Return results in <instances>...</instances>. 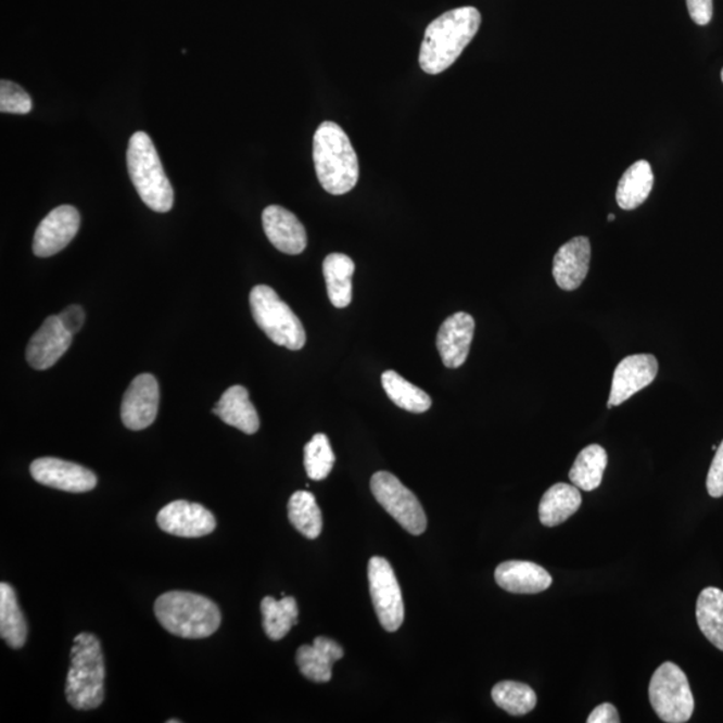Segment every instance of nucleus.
Here are the masks:
<instances>
[{"mask_svg":"<svg viewBox=\"0 0 723 723\" xmlns=\"http://www.w3.org/2000/svg\"><path fill=\"white\" fill-rule=\"evenodd\" d=\"M0 636L15 650L25 646L27 639V622L15 589L4 582L0 584Z\"/></svg>","mask_w":723,"mask_h":723,"instance_id":"393cba45","label":"nucleus"},{"mask_svg":"<svg viewBox=\"0 0 723 723\" xmlns=\"http://www.w3.org/2000/svg\"><path fill=\"white\" fill-rule=\"evenodd\" d=\"M154 613L163 627L183 639H204L221 624L220 608L203 595L170 591L154 602Z\"/></svg>","mask_w":723,"mask_h":723,"instance_id":"7ed1b4c3","label":"nucleus"},{"mask_svg":"<svg viewBox=\"0 0 723 723\" xmlns=\"http://www.w3.org/2000/svg\"><path fill=\"white\" fill-rule=\"evenodd\" d=\"M706 486H708L711 497L719 498L723 496V441L716 447L715 457L713 462H711L708 480H706Z\"/></svg>","mask_w":723,"mask_h":723,"instance_id":"72a5a7b5","label":"nucleus"},{"mask_svg":"<svg viewBox=\"0 0 723 723\" xmlns=\"http://www.w3.org/2000/svg\"><path fill=\"white\" fill-rule=\"evenodd\" d=\"M648 697L663 722L683 723L692 719L696 703L690 683L678 664L664 662L659 665L650 681Z\"/></svg>","mask_w":723,"mask_h":723,"instance_id":"0eeeda50","label":"nucleus"},{"mask_svg":"<svg viewBox=\"0 0 723 723\" xmlns=\"http://www.w3.org/2000/svg\"><path fill=\"white\" fill-rule=\"evenodd\" d=\"M212 411L223 422L245 434H255L261 428L259 415L250 401L249 390L240 384L229 388Z\"/></svg>","mask_w":723,"mask_h":723,"instance_id":"412c9836","label":"nucleus"},{"mask_svg":"<svg viewBox=\"0 0 723 723\" xmlns=\"http://www.w3.org/2000/svg\"><path fill=\"white\" fill-rule=\"evenodd\" d=\"M355 264L344 254H331L324 262V277L332 306L347 307L353 301V275Z\"/></svg>","mask_w":723,"mask_h":723,"instance_id":"5701e85b","label":"nucleus"},{"mask_svg":"<svg viewBox=\"0 0 723 723\" xmlns=\"http://www.w3.org/2000/svg\"><path fill=\"white\" fill-rule=\"evenodd\" d=\"M480 26V11L470 5L447 11L430 23L420 50L422 71L432 76L447 71L472 42Z\"/></svg>","mask_w":723,"mask_h":723,"instance_id":"f257e3e1","label":"nucleus"},{"mask_svg":"<svg viewBox=\"0 0 723 723\" xmlns=\"http://www.w3.org/2000/svg\"><path fill=\"white\" fill-rule=\"evenodd\" d=\"M344 656L340 643L318 636L313 645H304L296 652V663L304 678L317 683L331 681L332 665Z\"/></svg>","mask_w":723,"mask_h":723,"instance_id":"aec40b11","label":"nucleus"},{"mask_svg":"<svg viewBox=\"0 0 723 723\" xmlns=\"http://www.w3.org/2000/svg\"><path fill=\"white\" fill-rule=\"evenodd\" d=\"M252 317L274 343L296 352L306 343V331L289 304L271 287L259 284L250 294Z\"/></svg>","mask_w":723,"mask_h":723,"instance_id":"423d86ee","label":"nucleus"},{"mask_svg":"<svg viewBox=\"0 0 723 723\" xmlns=\"http://www.w3.org/2000/svg\"><path fill=\"white\" fill-rule=\"evenodd\" d=\"M659 370L658 359L652 354H635L621 360L613 371L608 409L622 405L642 389L656 380Z\"/></svg>","mask_w":723,"mask_h":723,"instance_id":"4468645a","label":"nucleus"},{"mask_svg":"<svg viewBox=\"0 0 723 723\" xmlns=\"http://www.w3.org/2000/svg\"><path fill=\"white\" fill-rule=\"evenodd\" d=\"M369 584L372 605L382 627L394 633L404 623V599L392 565L381 556H375L369 561Z\"/></svg>","mask_w":723,"mask_h":723,"instance_id":"1a4fd4ad","label":"nucleus"},{"mask_svg":"<svg viewBox=\"0 0 723 723\" xmlns=\"http://www.w3.org/2000/svg\"><path fill=\"white\" fill-rule=\"evenodd\" d=\"M335 455L331 449L329 437L324 433L315 434L313 440L304 446V468L308 478L321 481L334 468Z\"/></svg>","mask_w":723,"mask_h":723,"instance_id":"2f4dec72","label":"nucleus"},{"mask_svg":"<svg viewBox=\"0 0 723 723\" xmlns=\"http://www.w3.org/2000/svg\"><path fill=\"white\" fill-rule=\"evenodd\" d=\"M591 261L589 240L573 238L560 246L554 257V278L565 291H575L587 277Z\"/></svg>","mask_w":723,"mask_h":723,"instance_id":"a211bd4d","label":"nucleus"},{"mask_svg":"<svg viewBox=\"0 0 723 723\" xmlns=\"http://www.w3.org/2000/svg\"><path fill=\"white\" fill-rule=\"evenodd\" d=\"M180 720H168V723H180Z\"/></svg>","mask_w":723,"mask_h":723,"instance_id":"58836bf2","label":"nucleus"},{"mask_svg":"<svg viewBox=\"0 0 723 723\" xmlns=\"http://www.w3.org/2000/svg\"><path fill=\"white\" fill-rule=\"evenodd\" d=\"M582 495L575 485L559 482L544 493L538 505V518L545 527L562 524L581 508Z\"/></svg>","mask_w":723,"mask_h":723,"instance_id":"4be33fe9","label":"nucleus"},{"mask_svg":"<svg viewBox=\"0 0 723 723\" xmlns=\"http://www.w3.org/2000/svg\"><path fill=\"white\" fill-rule=\"evenodd\" d=\"M721 78H722V83H723V71H722V73H721Z\"/></svg>","mask_w":723,"mask_h":723,"instance_id":"ea45409f","label":"nucleus"},{"mask_svg":"<svg viewBox=\"0 0 723 723\" xmlns=\"http://www.w3.org/2000/svg\"><path fill=\"white\" fill-rule=\"evenodd\" d=\"M289 520L292 527L307 538H317L324 528V519L317 498L307 491H297L289 502Z\"/></svg>","mask_w":723,"mask_h":723,"instance_id":"c756f323","label":"nucleus"},{"mask_svg":"<svg viewBox=\"0 0 723 723\" xmlns=\"http://www.w3.org/2000/svg\"><path fill=\"white\" fill-rule=\"evenodd\" d=\"M381 381L388 397L401 409L420 415L432 406V398L423 390L406 381L394 370L384 371Z\"/></svg>","mask_w":723,"mask_h":723,"instance_id":"c85d7f7f","label":"nucleus"},{"mask_svg":"<svg viewBox=\"0 0 723 723\" xmlns=\"http://www.w3.org/2000/svg\"><path fill=\"white\" fill-rule=\"evenodd\" d=\"M31 97L20 85L5 79L0 83V112L28 114L31 112Z\"/></svg>","mask_w":723,"mask_h":723,"instance_id":"473e14b6","label":"nucleus"},{"mask_svg":"<svg viewBox=\"0 0 723 723\" xmlns=\"http://www.w3.org/2000/svg\"><path fill=\"white\" fill-rule=\"evenodd\" d=\"M263 627L269 639H283L290 630L297 623V602L292 596L275 599L266 596L262 600Z\"/></svg>","mask_w":723,"mask_h":723,"instance_id":"bb28decb","label":"nucleus"},{"mask_svg":"<svg viewBox=\"0 0 723 723\" xmlns=\"http://www.w3.org/2000/svg\"><path fill=\"white\" fill-rule=\"evenodd\" d=\"M157 524L169 535L203 537L216 530L215 516L201 504L177 500L166 505L157 515Z\"/></svg>","mask_w":723,"mask_h":723,"instance_id":"ddd939ff","label":"nucleus"},{"mask_svg":"<svg viewBox=\"0 0 723 723\" xmlns=\"http://www.w3.org/2000/svg\"><path fill=\"white\" fill-rule=\"evenodd\" d=\"M654 187L651 165L638 161L624 172L617 189V203L624 211L638 208L650 196Z\"/></svg>","mask_w":723,"mask_h":723,"instance_id":"b1692460","label":"nucleus"},{"mask_svg":"<svg viewBox=\"0 0 723 723\" xmlns=\"http://www.w3.org/2000/svg\"><path fill=\"white\" fill-rule=\"evenodd\" d=\"M588 723H619L618 710L611 703H601L596 706L593 713L587 719Z\"/></svg>","mask_w":723,"mask_h":723,"instance_id":"e433bc0d","label":"nucleus"},{"mask_svg":"<svg viewBox=\"0 0 723 723\" xmlns=\"http://www.w3.org/2000/svg\"><path fill=\"white\" fill-rule=\"evenodd\" d=\"M263 228L275 249L287 255H300L307 246L303 224L289 210L269 205L263 211Z\"/></svg>","mask_w":723,"mask_h":723,"instance_id":"dca6fc26","label":"nucleus"},{"mask_svg":"<svg viewBox=\"0 0 723 723\" xmlns=\"http://www.w3.org/2000/svg\"><path fill=\"white\" fill-rule=\"evenodd\" d=\"M688 14L699 26L709 25L713 18V0H686Z\"/></svg>","mask_w":723,"mask_h":723,"instance_id":"f704fd0d","label":"nucleus"},{"mask_svg":"<svg viewBox=\"0 0 723 723\" xmlns=\"http://www.w3.org/2000/svg\"><path fill=\"white\" fill-rule=\"evenodd\" d=\"M608 220H610V221L616 220V215H613V214L608 215Z\"/></svg>","mask_w":723,"mask_h":723,"instance_id":"4c0bfd02","label":"nucleus"},{"mask_svg":"<svg viewBox=\"0 0 723 723\" xmlns=\"http://www.w3.org/2000/svg\"><path fill=\"white\" fill-rule=\"evenodd\" d=\"M126 164L143 203L160 214L169 212L175 203L174 187L165 175L156 147L145 131H136L130 137Z\"/></svg>","mask_w":723,"mask_h":723,"instance_id":"39448f33","label":"nucleus"},{"mask_svg":"<svg viewBox=\"0 0 723 723\" xmlns=\"http://www.w3.org/2000/svg\"><path fill=\"white\" fill-rule=\"evenodd\" d=\"M607 462L605 447L595 444L584 447L570 470L572 484L585 492L595 491L601 484Z\"/></svg>","mask_w":723,"mask_h":723,"instance_id":"cd10ccee","label":"nucleus"},{"mask_svg":"<svg viewBox=\"0 0 723 723\" xmlns=\"http://www.w3.org/2000/svg\"><path fill=\"white\" fill-rule=\"evenodd\" d=\"M80 216L72 205H61L40 221L34 234L33 251L38 257H50L66 249L76 238Z\"/></svg>","mask_w":723,"mask_h":723,"instance_id":"f8f14e48","label":"nucleus"},{"mask_svg":"<svg viewBox=\"0 0 723 723\" xmlns=\"http://www.w3.org/2000/svg\"><path fill=\"white\" fill-rule=\"evenodd\" d=\"M105 663L97 636L80 633L74 638L66 681L67 702L77 710L100 708L105 698Z\"/></svg>","mask_w":723,"mask_h":723,"instance_id":"20e7f679","label":"nucleus"},{"mask_svg":"<svg viewBox=\"0 0 723 723\" xmlns=\"http://www.w3.org/2000/svg\"><path fill=\"white\" fill-rule=\"evenodd\" d=\"M73 334L62 325L59 315L49 317L33 335L26 350L28 365L36 370L50 369L72 346Z\"/></svg>","mask_w":723,"mask_h":723,"instance_id":"2eb2a0df","label":"nucleus"},{"mask_svg":"<svg viewBox=\"0 0 723 723\" xmlns=\"http://www.w3.org/2000/svg\"><path fill=\"white\" fill-rule=\"evenodd\" d=\"M62 325L66 327L67 331H71L72 334H77V332L83 329L85 324V313L83 307L71 306L62 312L59 315Z\"/></svg>","mask_w":723,"mask_h":723,"instance_id":"c9c22d12","label":"nucleus"},{"mask_svg":"<svg viewBox=\"0 0 723 723\" xmlns=\"http://www.w3.org/2000/svg\"><path fill=\"white\" fill-rule=\"evenodd\" d=\"M371 492L382 508L411 535L427 531L428 519L420 500L389 472H377L370 481Z\"/></svg>","mask_w":723,"mask_h":723,"instance_id":"6e6552de","label":"nucleus"},{"mask_svg":"<svg viewBox=\"0 0 723 723\" xmlns=\"http://www.w3.org/2000/svg\"><path fill=\"white\" fill-rule=\"evenodd\" d=\"M699 630L710 643L723 651V591L715 587L702 589L697 600Z\"/></svg>","mask_w":723,"mask_h":723,"instance_id":"a878e982","label":"nucleus"},{"mask_svg":"<svg viewBox=\"0 0 723 723\" xmlns=\"http://www.w3.org/2000/svg\"><path fill=\"white\" fill-rule=\"evenodd\" d=\"M313 157L320 186L341 196L353 191L359 179L357 152L340 125L326 120L314 135Z\"/></svg>","mask_w":723,"mask_h":723,"instance_id":"f03ea898","label":"nucleus"},{"mask_svg":"<svg viewBox=\"0 0 723 723\" xmlns=\"http://www.w3.org/2000/svg\"><path fill=\"white\" fill-rule=\"evenodd\" d=\"M160 388L152 375H140L131 381L120 405V420L126 428L139 432L156 421Z\"/></svg>","mask_w":723,"mask_h":723,"instance_id":"9b49d317","label":"nucleus"},{"mask_svg":"<svg viewBox=\"0 0 723 723\" xmlns=\"http://www.w3.org/2000/svg\"><path fill=\"white\" fill-rule=\"evenodd\" d=\"M493 701L510 715H525L536 708V693L525 683L504 681L492 690Z\"/></svg>","mask_w":723,"mask_h":723,"instance_id":"7c9ffc66","label":"nucleus"},{"mask_svg":"<svg viewBox=\"0 0 723 723\" xmlns=\"http://www.w3.org/2000/svg\"><path fill=\"white\" fill-rule=\"evenodd\" d=\"M495 579L503 589L512 594H538L553 584V576L545 568L522 560L502 562L496 568Z\"/></svg>","mask_w":723,"mask_h":723,"instance_id":"6ab92c4d","label":"nucleus"},{"mask_svg":"<svg viewBox=\"0 0 723 723\" xmlns=\"http://www.w3.org/2000/svg\"><path fill=\"white\" fill-rule=\"evenodd\" d=\"M30 473L39 484L63 492L85 493L97 486V475L90 469L55 457L33 461Z\"/></svg>","mask_w":723,"mask_h":723,"instance_id":"9d476101","label":"nucleus"},{"mask_svg":"<svg viewBox=\"0 0 723 723\" xmlns=\"http://www.w3.org/2000/svg\"><path fill=\"white\" fill-rule=\"evenodd\" d=\"M475 324L472 315L456 313L441 325L437 348L442 364L447 369H457L467 360L474 335Z\"/></svg>","mask_w":723,"mask_h":723,"instance_id":"f3484780","label":"nucleus"}]
</instances>
